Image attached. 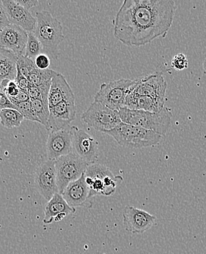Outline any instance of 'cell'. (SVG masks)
<instances>
[{
    "mask_svg": "<svg viewBox=\"0 0 206 254\" xmlns=\"http://www.w3.org/2000/svg\"><path fill=\"white\" fill-rule=\"evenodd\" d=\"M176 9L173 0H125L115 17L114 35L130 47L150 44L166 36Z\"/></svg>",
    "mask_w": 206,
    "mask_h": 254,
    "instance_id": "6da1fadb",
    "label": "cell"
},
{
    "mask_svg": "<svg viewBox=\"0 0 206 254\" xmlns=\"http://www.w3.org/2000/svg\"><path fill=\"white\" fill-rule=\"evenodd\" d=\"M118 113L122 123L151 130L161 136L168 131L173 118L171 110L167 107L158 112L132 110L123 107L118 110Z\"/></svg>",
    "mask_w": 206,
    "mask_h": 254,
    "instance_id": "7a4b0ae2",
    "label": "cell"
},
{
    "mask_svg": "<svg viewBox=\"0 0 206 254\" xmlns=\"http://www.w3.org/2000/svg\"><path fill=\"white\" fill-rule=\"evenodd\" d=\"M103 133L112 136L122 147L134 149L154 147L162 138L151 130L124 123Z\"/></svg>",
    "mask_w": 206,
    "mask_h": 254,
    "instance_id": "3957f363",
    "label": "cell"
},
{
    "mask_svg": "<svg viewBox=\"0 0 206 254\" xmlns=\"http://www.w3.org/2000/svg\"><path fill=\"white\" fill-rule=\"evenodd\" d=\"M84 178L88 186L89 198L95 195H113L118 183L124 180L122 177L114 175L107 166L96 163L87 166Z\"/></svg>",
    "mask_w": 206,
    "mask_h": 254,
    "instance_id": "277c9868",
    "label": "cell"
},
{
    "mask_svg": "<svg viewBox=\"0 0 206 254\" xmlns=\"http://www.w3.org/2000/svg\"><path fill=\"white\" fill-rule=\"evenodd\" d=\"M36 26L34 35L48 52L54 53L64 40V31L61 23L48 10L35 13Z\"/></svg>",
    "mask_w": 206,
    "mask_h": 254,
    "instance_id": "5b68a950",
    "label": "cell"
},
{
    "mask_svg": "<svg viewBox=\"0 0 206 254\" xmlns=\"http://www.w3.org/2000/svg\"><path fill=\"white\" fill-rule=\"evenodd\" d=\"M89 164L72 152L55 161L57 186L62 193L68 185L76 181L85 173Z\"/></svg>",
    "mask_w": 206,
    "mask_h": 254,
    "instance_id": "8992f818",
    "label": "cell"
},
{
    "mask_svg": "<svg viewBox=\"0 0 206 254\" xmlns=\"http://www.w3.org/2000/svg\"><path fill=\"white\" fill-rule=\"evenodd\" d=\"M136 80L121 78L116 81L104 83L94 97V101L101 103L113 110L124 107V101L131 87Z\"/></svg>",
    "mask_w": 206,
    "mask_h": 254,
    "instance_id": "52a82bcc",
    "label": "cell"
},
{
    "mask_svg": "<svg viewBox=\"0 0 206 254\" xmlns=\"http://www.w3.org/2000/svg\"><path fill=\"white\" fill-rule=\"evenodd\" d=\"M81 120L89 127L102 133L112 130L122 123L118 111L110 109L97 101H93L82 114Z\"/></svg>",
    "mask_w": 206,
    "mask_h": 254,
    "instance_id": "ba28073f",
    "label": "cell"
},
{
    "mask_svg": "<svg viewBox=\"0 0 206 254\" xmlns=\"http://www.w3.org/2000/svg\"><path fill=\"white\" fill-rule=\"evenodd\" d=\"M72 138L73 127L70 126L49 132L47 141L48 160L55 161L61 157L73 152Z\"/></svg>",
    "mask_w": 206,
    "mask_h": 254,
    "instance_id": "9c48e42d",
    "label": "cell"
},
{
    "mask_svg": "<svg viewBox=\"0 0 206 254\" xmlns=\"http://www.w3.org/2000/svg\"><path fill=\"white\" fill-rule=\"evenodd\" d=\"M167 88V84L163 75L155 73L141 79H136L131 90L138 95L150 97L164 105Z\"/></svg>",
    "mask_w": 206,
    "mask_h": 254,
    "instance_id": "30bf717a",
    "label": "cell"
},
{
    "mask_svg": "<svg viewBox=\"0 0 206 254\" xmlns=\"http://www.w3.org/2000/svg\"><path fill=\"white\" fill-rule=\"evenodd\" d=\"M73 127L72 150L89 165L95 164L98 158V142L87 132L76 126Z\"/></svg>",
    "mask_w": 206,
    "mask_h": 254,
    "instance_id": "8fae6325",
    "label": "cell"
},
{
    "mask_svg": "<svg viewBox=\"0 0 206 254\" xmlns=\"http://www.w3.org/2000/svg\"><path fill=\"white\" fill-rule=\"evenodd\" d=\"M35 186L40 194L48 201L59 193L56 182L55 161H44L35 169Z\"/></svg>",
    "mask_w": 206,
    "mask_h": 254,
    "instance_id": "7c38bea8",
    "label": "cell"
},
{
    "mask_svg": "<svg viewBox=\"0 0 206 254\" xmlns=\"http://www.w3.org/2000/svg\"><path fill=\"white\" fill-rule=\"evenodd\" d=\"M126 230L134 235H141L154 225L156 218L146 211L127 206L123 213Z\"/></svg>",
    "mask_w": 206,
    "mask_h": 254,
    "instance_id": "4fadbf2b",
    "label": "cell"
},
{
    "mask_svg": "<svg viewBox=\"0 0 206 254\" xmlns=\"http://www.w3.org/2000/svg\"><path fill=\"white\" fill-rule=\"evenodd\" d=\"M76 109L75 102L63 101L49 108V118L46 128L52 132L70 126L76 118Z\"/></svg>",
    "mask_w": 206,
    "mask_h": 254,
    "instance_id": "5bb4252c",
    "label": "cell"
},
{
    "mask_svg": "<svg viewBox=\"0 0 206 254\" xmlns=\"http://www.w3.org/2000/svg\"><path fill=\"white\" fill-rule=\"evenodd\" d=\"M28 35L18 26L9 24L0 32V48L13 52L18 57L24 55Z\"/></svg>",
    "mask_w": 206,
    "mask_h": 254,
    "instance_id": "9a60e30c",
    "label": "cell"
},
{
    "mask_svg": "<svg viewBox=\"0 0 206 254\" xmlns=\"http://www.w3.org/2000/svg\"><path fill=\"white\" fill-rule=\"evenodd\" d=\"M2 1L3 11L10 24L18 26L27 32H33L36 26V19L29 10L18 5L13 0Z\"/></svg>",
    "mask_w": 206,
    "mask_h": 254,
    "instance_id": "2e32d148",
    "label": "cell"
},
{
    "mask_svg": "<svg viewBox=\"0 0 206 254\" xmlns=\"http://www.w3.org/2000/svg\"><path fill=\"white\" fill-rule=\"evenodd\" d=\"M61 195L72 208L87 207L88 204L91 207V203L89 202V189L85 182L84 174L79 180L68 185Z\"/></svg>",
    "mask_w": 206,
    "mask_h": 254,
    "instance_id": "e0dca14e",
    "label": "cell"
},
{
    "mask_svg": "<svg viewBox=\"0 0 206 254\" xmlns=\"http://www.w3.org/2000/svg\"><path fill=\"white\" fill-rule=\"evenodd\" d=\"M63 101L75 102V97L64 75L58 73L53 77L51 82L48 95L49 107H52Z\"/></svg>",
    "mask_w": 206,
    "mask_h": 254,
    "instance_id": "ac0fdd59",
    "label": "cell"
},
{
    "mask_svg": "<svg viewBox=\"0 0 206 254\" xmlns=\"http://www.w3.org/2000/svg\"><path fill=\"white\" fill-rule=\"evenodd\" d=\"M75 209L70 207L67 204L60 193H55L52 198L48 201L44 214V224H52L54 221H61L67 215L74 213Z\"/></svg>",
    "mask_w": 206,
    "mask_h": 254,
    "instance_id": "d6986e66",
    "label": "cell"
},
{
    "mask_svg": "<svg viewBox=\"0 0 206 254\" xmlns=\"http://www.w3.org/2000/svg\"><path fill=\"white\" fill-rule=\"evenodd\" d=\"M124 107L132 110H141L145 112H160L164 105L158 102L153 98L146 95H140L129 90L124 101Z\"/></svg>",
    "mask_w": 206,
    "mask_h": 254,
    "instance_id": "ffe728a7",
    "label": "cell"
},
{
    "mask_svg": "<svg viewBox=\"0 0 206 254\" xmlns=\"http://www.w3.org/2000/svg\"><path fill=\"white\" fill-rule=\"evenodd\" d=\"M58 73V72L51 70V69L40 70L35 67L30 72L27 77V79L32 84L39 88V90L42 92L43 95L48 98L52 79Z\"/></svg>",
    "mask_w": 206,
    "mask_h": 254,
    "instance_id": "44dd1931",
    "label": "cell"
},
{
    "mask_svg": "<svg viewBox=\"0 0 206 254\" xmlns=\"http://www.w3.org/2000/svg\"><path fill=\"white\" fill-rule=\"evenodd\" d=\"M17 57L13 52L3 49L0 63V85L4 80L15 81L17 75Z\"/></svg>",
    "mask_w": 206,
    "mask_h": 254,
    "instance_id": "7402d4cb",
    "label": "cell"
},
{
    "mask_svg": "<svg viewBox=\"0 0 206 254\" xmlns=\"http://www.w3.org/2000/svg\"><path fill=\"white\" fill-rule=\"evenodd\" d=\"M24 120V117L16 109H4L0 110V123L6 128L19 127Z\"/></svg>",
    "mask_w": 206,
    "mask_h": 254,
    "instance_id": "603a6c76",
    "label": "cell"
},
{
    "mask_svg": "<svg viewBox=\"0 0 206 254\" xmlns=\"http://www.w3.org/2000/svg\"><path fill=\"white\" fill-rule=\"evenodd\" d=\"M32 110L39 123L46 126L49 118V104L40 99L30 100Z\"/></svg>",
    "mask_w": 206,
    "mask_h": 254,
    "instance_id": "cb8c5ba5",
    "label": "cell"
},
{
    "mask_svg": "<svg viewBox=\"0 0 206 254\" xmlns=\"http://www.w3.org/2000/svg\"><path fill=\"white\" fill-rule=\"evenodd\" d=\"M27 35H28V38H27L24 56L34 61L38 55H41L43 46L38 38L35 36L33 32H27Z\"/></svg>",
    "mask_w": 206,
    "mask_h": 254,
    "instance_id": "d4e9b609",
    "label": "cell"
},
{
    "mask_svg": "<svg viewBox=\"0 0 206 254\" xmlns=\"http://www.w3.org/2000/svg\"><path fill=\"white\" fill-rule=\"evenodd\" d=\"M35 67L36 66L33 60L27 58L24 55H21L17 58V68L19 70L21 74L27 78L32 69Z\"/></svg>",
    "mask_w": 206,
    "mask_h": 254,
    "instance_id": "484cf974",
    "label": "cell"
},
{
    "mask_svg": "<svg viewBox=\"0 0 206 254\" xmlns=\"http://www.w3.org/2000/svg\"><path fill=\"white\" fill-rule=\"evenodd\" d=\"M13 106H14V109L24 117V119L39 123V121L35 117V114H34L33 110H32L30 101L19 103V104L13 105Z\"/></svg>",
    "mask_w": 206,
    "mask_h": 254,
    "instance_id": "4316f807",
    "label": "cell"
},
{
    "mask_svg": "<svg viewBox=\"0 0 206 254\" xmlns=\"http://www.w3.org/2000/svg\"><path fill=\"white\" fill-rule=\"evenodd\" d=\"M189 66V62L187 57L184 54L180 53L175 55L172 60V67L177 70H183L187 69Z\"/></svg>",
    "mask_w": 206,
    "mask_h": 254,
    "instance_id": "83f0119b",
    "label": "cell"
},
{
    "mask_svg": "<svg viewBox=\"0 0 206 254\" xmlns=\"http://www.w3.org/2000/svg\"><path fill=\"white\" fill-rule=\"evenodd\" d=\"M34 63H35L37 68L40 69V70H47L50 66L51 60L45 54H41L35 58Z\"/></svg>",
    "mask_w": 206,
    "mask_h": 254,
    "instance_id": "f1b7e54d",
    "label": "cell"
},
{
    "mask_svg": "<svg viewBox=\"0 0 206 254\" xmlns=\"http://www.w3.org/2000/svg\"><path fill=\"white\" fill-rule=\"evenodd\" d=\"M15 81L20 90L26 91V92L32 84L26 77L21 74L18 68H17V75Z\"/></svg>",
    "mask_w": 206,
    "mask_h": 254,
    "instance_id": "f546056e",
    "label": "cell"
},
{
    "mask_svg": "<svg viewBox=\"0 0 206 254\" xmlns=\"http://www.w3.org/2000/svg\"><path fill=\"white\" fill-rule=\"evenodd\" d=\"M27 95H28L30 100L32 99H40L43 100L45 102L48 103V98L43 95L42 92L39 90V88L31 84L27 90ZM49 104V103H48Z\"/></svg>",
    "mask_w": 206,
    "mask_h": 254,
    "instance_id": "4dcf8cb0",
    "label": "cell"
},
{
    "mask_svg": "<svg viewBox=\"0 0 206 254\" xmlns=\"http://www.w3.org/2000/svg\"><path fill=\"white\" fill-rule=\"evenodd\" d=\"M10 101L13 105L19 104V103L26 102V101H30L28 95H27L26 91L20 90L18 95L14 98H10Z\"/></svg>",
    "mask_w": 206,
    "mask_h": 254,
    "instance_id": "1f68e13d",
    "label": "cell"
},
{
    "mask_svg": "<svg viewBox=\"0 0 206 254\" xmlns=\"http://www.w3.org/2000/svg\"><path fill=\"white\" fill-rule=\"evenodd\" d=\"M4 109H14V106L11 104L5 93L0 89V110Z\"/></svg>",
    "mask_w": 206,
    "mask_h": 254,
    "instance_id": "d6a6232c",
    "label": "cell"
},
{
    "mask_svg": "<svg viewBox=\"0 0 206 254\" xmlns=\"http://www.w3.org/2000/svg\"><path fill=\"white\" fill-rule=\"evenodd\" d=\"M15 2L27 10H30L32 7L39 4L38 0H15Z\"/></svg>",
    "mask_w": 206,
    "mask_h": 254,
    "instance_id": "836d02e7",
    "label": "cell"
},
{
    "mask_svg": "<svg viewBox=\"0 0 206 254\" xmlns=\"http://www.w3.org/2000/svg\"><path fill=\"white\" fill-rule=\"evenodd\" d=\"M10 24L4 12L0 13V32Z\"/></svg>",
    "mask_w": 206,
    "mask_h": 254,
    "instance_id": "e575fe53",
    "label": "cell"
},
{
    "mask_svg": "<svg viewBox=\"0 0 206 254\" xmlns=\"http://www.w3.org/2000/svg\"><path fill=\"white\" fill-rule=\"evenodd\" d=\"M3 12L2 1H0V13Z\"/></svg>",
    "mask_w": 206,
    "mask_h": 254,
    "instance_id": "d590c367",
    "label": "cell"
},
{
    "mask_svg": "<svg viewBox=\"0 0 206 254\" xmlns=\"http://www.w3.org/2000/svg\"><path fill=\"white\" fill-rule=\"evenodd\" d=\"M203 68H204V70L206 72V60L203 63Z\"/></svg>",
    "mask_w": 206,
    "mask_h": 254,
    "instance_id": "8d00e7d4",
    "label": "cell"
},
{
    "mask_svg": "<svg viewBox=\"0 0 206 254\" xmlns=\"http://www.w3.org/2000/svg\"><path fill=\"white\" fill-rule=\"evenodd\" d=\"M3 49L0 48V63H1V57H2Z\"/></svg>",
    "mask_w": 206,
    "mask_h": 254,
    "instance_id": "74e56055",
    "label": "cell"
}]
</instances>
